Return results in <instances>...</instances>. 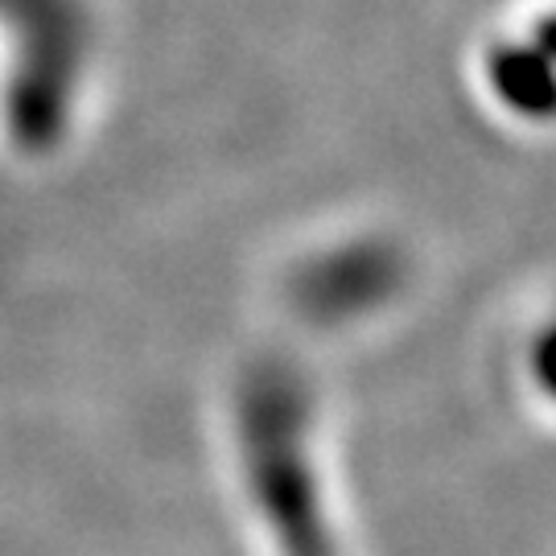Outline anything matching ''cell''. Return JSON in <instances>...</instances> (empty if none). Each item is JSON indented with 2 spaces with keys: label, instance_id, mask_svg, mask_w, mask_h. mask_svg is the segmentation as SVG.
Instances as JSON below:
<instances>
[{
  "label": "cell",
  "instance_id": "1",
  "mask_svg": "<svg viewBox=\"0 0 556 556\" xmlns=\"http://www.w3.org/2000/svg\"><path fill=\"white\" fill-rule=\"evenodd\" d=\"M507 371L523 408L556 429V293L519 321L507 351Z\"/></svg>",
  "mask_w": 556,
  "mask_h": 556
}]
</instances>
